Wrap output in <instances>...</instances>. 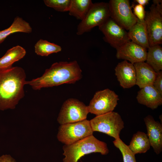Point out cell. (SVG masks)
Segmentation results:
<instances>
[{
	"label": "cell",
	"mask_w": 162,
	"mask_h": 162,
	"mask_svg": "<svg viewBox=\"0 0 162 162\" xmlns=\"http://www.w3.org/2000/svg\"><path fill=\"white\" fill-rule=\"evenodd\" d=\"M153 85L162 95V71L160 70L157 73L156 77Z\"/></svg>",
	"instance_id": "27"
},
{
	"label": "cell",
	"mask_w": 162,
	"mask_h": 162,
	"mask_svg": "<svg viewBox=\"0 0 162 162\" xmlns=\"http://www.w3.org/2000/svg\"><path fill=\"white\" fill-rule=\"evenodd\" d=\"M62 49L60 46L42 39L39 40L34 45L35 53L42 56H46L52 53H57L61 51Z\"/></svg>",
	"instance_id": "23"
},
{
	"label": "cell",
	"mask_w": 162,
	"mask_h": 162,
	"mask_svg": "<svg viewBox=\"0 0 162 162\" xmlns=\"http://www.w3.org/2000/svg\"><path fill=\"white\" fill-rule=\"evenodd\" d=\"M92 131L105 133L114 138H120V134L124 123L118 113L112 112L96 116L90 121Z\"/></svg>",
	"instance_id": "4"
},
{
	"label": "cell",
	"mask_w": 162,
	"mask_h": 162,
	"mask_svg": "<svg viewBox=\"0 0 162 162\" xmlns=\"http://www.w3.org/2000/svg\"><path fill=\"white\" fill-rule=\"evenodd\" d=\"M82 72L76 61L56 62L46 69L41 76L26 81V84L34 90H39L64 84H73L81 78Z\"/></svg>",
	"instance_id": "2"
},
{
	"label": "cell",
	"mask_w": 162,
	"mask_h": 162,
	"mask_svg": "<svg viewBox=\"0 0 162 162\" xmlns=\"http://www.w3.org/2000/svg\"><path fill=\"white\" fill-rule=\"evenodd\" d=\"M93 3L91 0H71L69 14L82 21L86 17Z\"/></svg>",
	"instance_id": "21"
},
{
	"label": "cell",
	"mask_w": 162,
	"mask_h": 162,
	"mask_svg": "<svg viewBox=\"0 0 162 162\" xmlns=\"http://www.w3.org/2000/svg\"><path fill=\"white\" fill-rule=\"evenodd\" d=\"M26 77L21 67L0 69V110L15 108L25 95Z\"/></svg>",
	"instance_id": "1"
},
{
	"label": "cell",
	"mask_w": 162,
	"mask_h": 162,
	"mask_svg": "<svg viewBox=\"0 0 162 162\" xmlns=\"http://www.w3.org/2000/svg\"><path fill=\"white\" fill-rule=\"evenodd\" d=\"M128 30L130 40L146 49L148 48L150 46L145 20L137 19L136 22Z\"/></svg>",
	"instance_id": "17"
},
{
	"label": "cell",
	"mask_w": 162,
	"mask_h": 162,
	"mask_svg": "<svg viewBox=\"0 0 162 162\" xmlns=\"http://www.w3.org/2000/svg\"><path fill=\"white\" fill-rule=\"evenodd\" d=\"M108 4L110 17L122 28L128 30L136 22L129 0H111Z\"/></svg>",
	"instance_id": "7"
},
{
	"label": "cell",
	"mask_w": 162,
	"mask_h": 162,
	"mask_svg": "<svg viewBox=\"0 0 162 162\" xmlns=\"http://www.w3.org/2000/svg\"><path fill=\"white\" fill-rule=\"evenodd\" d=\"M32 31L30 24L22 18L17 16L9 27L0 31V44L12 34L18 32L30 33Z\"/></svg>",
	"instance_id": "18"
},
{
	"label": "cell",
	"mask_w": 162,
	"mask_h": 162,
	"mask_svg": "<svg viewBox=\"0 0 162 162\" xmlns=\"http://www.w3.org/2000/svg\"><path fill=\"white\" fill-rule=\"evenodd\" d=\"M115 70L117 80L123 88H130L136 85V73L133 64L124 60L119 63Z\"/></svg>",
	"instance_id": "14"
},
{
	"label": "cell",
	"mask_w": 162,
	"mask_h": 162,
	"mask_svg": "<svg viewBox=\"0 0 162 162\" xmlns=\"http://www.w3.org/2000/svg\"><path fill=\"white\" fill-rule=\"evenodd\" d=\"M149 1L148 0H135L134 1V2L144 7L148 4Z\"/></svg>",
	"instance_id": "29"
},
{
	"label": "cell",
	"mask_w": 162,
	"mask_h": 162,
	"mask_svg": "<svg viewBox=\"0 0 162 162\" xmlns=\"http://www.w3.org/2000/svg\"><path fill=\"white\" fill-rule=\"evenodd\" d=\"M115 146L118 149L122 155L124 162H137L134 154L121 139L115 140L113 141Z\"/></svg>",
	"instance_id": "24"
},
{
	"label": "cell",
	"mask_w": 162,
	"mask_h": 162,
	"mask_svg": "<svg viewBox=\"0 0 162 162\" xmlns=\"http://www.w3.org/2000/svg\"><path fill=\"white\" fill-rule=\"evenodd\" d=\"M116 50L118 59L128 61L133 64L146 60V49L131 41L126 43Z\"/></svg>",
	"instance_id": "12"
},
{
	"label": "cell",
	"mask_w": 162,
	"mask_h": 162,
	"mask_svg": "<svg viewBox=\"0 0 162 162\" xmlns=\"http://www.w3.org/2000/svg\"><path fill=\"white\" fill-rule=\"evenodd\" d=\"M118 100V95L108 88L97 91L87 106L89 113L97 116L112 112Z\"/></svg>",
	"instance_id": "9"
},
{
	"label": "cell",
	"mask_w": 162,
	"mask_h": 162,
	"mask_svg": "<svg viewBox=\"0 0 162 162\" xmlns=\"http://www.w3.org/2000/svg\"><path fill=\"white\" fill-rule=\"evenodd\" d=\"M63 149V154L65 156L63 162H77L86 154L98 152L105 155L109 152L107 144L98 140L93 135L71 144L64 145Z\"/></svg>",
	"instance_id": "3"
},
{
	"label": "cell",
	"mask_w": 162,
	"mask_h": 162,
	"mask_svg": "<svg viewBox=\"0 0 162 162\" xmlns=\"http://www.w3.org/2000/svg\"><path fill=\"white\" fill-rule=\"evenodd\" d=\"M136 98L139 104L152 110L162 104V95L153 85L141 88L138 92Z\"/></svg>",
	"instance_id": "15"
},
{
	"label": "cell",
	"mask_w": 162,
	"mask_h": 162,
	"mask_svg": "<svg viewBox=\"0 0 162 162\" xmlns=\"http://www.w3.org/2000/svg\"><path fill=\"white\" fill-rule=\"evenodd\" d=\"M110 16L108 4L104 2L93 3L85 18L78 26L76 34L81 35L104 23Z\"/></svg>",
	"instance_id": "6"
},
{
	"label": "cell",
	"mask_w": 162,
	"mask_h": 162,
	"mask_svg": "<svg viewBox=\"0 0 162 162\" xmlns=\"http://www.w3.org/2000/svg\"><path fill=\"white\" fill-rule=\"evenodd\" d=\"M90 121L85 120L61 124L58 128L57 138L58 141L68 145L93 135Z\"/></svg>",
	"instance_id": "5"
},
{
	"label": "cell",
	"mask_w": 162,
	"mask_h": 162,
	"mask_svg": "<svg viewBox=\"0 0 162 162\" xmlns=\"http://www.w3.org/2000/svg\"><path fill=\"white\" fill-rule=\"evenodd\" d=\"M44 2L48 7L58 11L64 12L68 11L71 0H44Z\"/></svg>",
	"instance_id": "25"
},
{
	"label": "cell",
	"mask_w": 162,
	"mask_h": 162,
	"mask_svg": "<svg viewBox=\"0 0 162 162\" xmlns=\"http://www.w3.org/2000/svg\"><path fill=\"white\" fill-rule=\"evenodd\" d=\"M99 27L104 40L116 49L130 41L128 32L110 17Z\"/></svg>",
	"instance_id": "11"
},
{
	"label": "cell",
	"mask_w": 162,
	"mask_h": 162,
	"mask_svg": "<svg viewBox=\"0 0 162 162\" xmlns=\"http://www.w3.org/2000/svg\"><path fill=\"white\" fill-rule=\"evenodd\" d=\"M147 52L146 63L157 73L162 69V48L160 45L149 46Z\"/></svg>",
	"instance_id": "22"
},
{
	"label": "cell",
	"mask_w": 162,
	"mask_h": 162,
	"mask_svg": "<svg viewBox=\"0 0 162 162\" xmlns=\"http://www.w3.org/2000/svg\"><path fill=\"white\" fill-rule=\"evenodd\" d=\"M0 162H16V161L10 155L5 154L0 157Z\"/></svg>",
	"instance_id": "28"
},
{
	"label": "cell",
	"mask_w": 162,
	"mask_h": 162,
	"mask_svg": "<svg viewBox=\"0 0 162 162\" xmlns=\"http://www.w3.org/2000/svg\"><path fill=\"white\" fill-rule=\"evenodd\" d=\"M136 73V85L140 88L153 85L156 77V73L150 66L144 62L133 64Z\"/></svg>",
	"instance_id": "16"
},
{
	"label": "cell",
	"mask_w": 162,
	"mask_h": 162,
	"mask_svg": "<svg viewBox=\"0 0 162 162\" xmlns=\"http://www.w3.org/2000/svg\"><path fill=\"white\" fill-rule=\"evenodd\" d=\"M26 53L25 49L19 45L10 48L0 58V69H7L12 67L14 63L23 58Z\"/></svg>",
	"instance_id": "19"
},
{
	"label": "cell",
	"mask_w": 162,
	"mask_h": 162,
	"mask_svg": "<svg viewBox=\"0 0 162 162\" xmlns=\"http://www.w3.org/2000/svg\"><path fill=\"white\" fill-rule=\"evenodd\" d=\"M128 146L131 152L135 154L146 152L150 149L151 146L147 134L139 131L134 134Z\"/></svg>",
	"instance_id": "20"
},
{
	"label": "cell",
	"mask_w": 162,
	"mask_h": 162,
	"mask_svg": "<svg viewBox=\"0 0 162 162\" xmlns=\"http://www.w3.org/2000/svg\"><path fill=\"white\" fill-rule=\"evenodd\" d=\"M150 146L158 154L162 150V126L153 117L148 115L144 118Z\"/></svg>",
	"instance_id": "13"
},
{
	"label": "cell",
	"mask_w": 162,
	"mask_h": 162,
	"mask_svg": "<svg viewBox=\"0 0 162 162\" xmlns=\"http://www.w3.org/2000/svg\"><path fill=\"white\" fill-rule=\"evenodd\" d=\"M89 113L88 106L77 99L70 98L63 103L57 120L61 125L86 119Z\"/></svg>",
	"instance_id": "8"
},
{
	"label": "cell",
	"mask_w": 162,
	"mask_h": 162,
	"mask_svg": "<svg viewBox=\"0 0 162 162\" xmlns=\"http://www.w3.org/2000/svg\"><path fill=\"white\" fill-rule=\"evenodd\" d=\"M145 20L149 46L162 43V11L153 4L146 13Z\"/></svg>",
	"instance_id": "10"
},
{
	"label": "cell",
	"mask_w": 162,
	"mask_h": 162,
	"mask_svg": "<svg viewBox=\"0 0 162 162\" xmlns=\"http://www.w3.org/2000/svg\"><path fill=\"white\" fill-rule=\"evenodd\" d=\"M133 8V14L138 19L140 20H145L146 12L144 6L137 4L132 6Z\"/></svg>",
	"instance_id": "26"
}]
</instances>
